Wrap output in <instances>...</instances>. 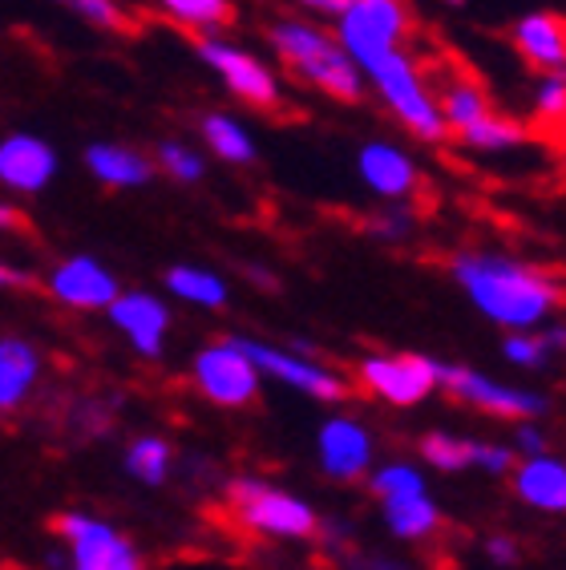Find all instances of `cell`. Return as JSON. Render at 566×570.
Returning a JSON list of instances; mask_svg holds the SVG:
<instances>
[{"mask_svg": "<svg viewBox=\"0 0 566 570\" xmlns=\"http://www.w3.org/2000/svg\"><path fill=\"white\" fill-rule=\"evenodd\" d=\"M510 45L538 73H566V17L558 12H530L514 21Z\"/></svg>", "mask_w": 566, "mask_h": 570, "instance_id": "cell-13", "label": "cell"}, {"mask_svg": "<svg viewBox=\"0 0 566 570\" xmlns=\"http://www.w3.org/2000/svg\"><path fill=\"white\" fill-rule=\"evenodd\" d=\"M474 465L486 473H510L514 453L501 450V445H490V441H478V445H474Z\"/></svg>", "mask_w": 566, "mask_h": 570, "instance_id": "cell-33", "label": "cell"}, {"mask_svg": "<svg viewBox=\"0 0 566 570\" xmlns=\"http://www.w3.org/2000/svg\"><path fill=\"white\" fill-rule=\"evenodd\" d=\"M243 348H247V356L255 364H260V373H272L275 381L292 384V389H300V393L316 396V401H349L352 396V384L344 381V376L328 373V368H320V364L304 361V356H292V352H280V348H267V344L260 341H240Z\"/></svg>", "mask_w": 566, "mask_h": 570, "instance_id": "cell-12", "label": "cell"}, {"mask_svg": "<svg viewBox=\"0 0 566 570\" xmlns=\"http://www.w3.org/2000/svg\"><path fill=\"white\" fill-rule=\"evenodd\" d=\"M126 470L138 482L158 485L166 478V470H170V445L158 438H138L130 445V453H126Z\"/></svg>", "mask_w": 566, "mask_h": 570, "instance_id": "cell-28", "label": "cell"}, {"mask_svg": "<svg viewBox=\"0 0 566 570\" xmlns=\"http://www.w3.org/2000/svg\"><path fill=\"white\" fill-rule=\"evenodd\" d=\"M49 292L53 299H61L66 307H81V312H94V307H109L118 299V284L114 275L106 272L101 264L77 255V259H66L49 275Z\"/></svg>", "mask_w": 566, "mask_h": 570, "instance_id": "cell-14", "label": "cell"}, {"mask_svg": "<svg viewBox=\"0 0 566 570\" xmlns=\"http://www.w3.org/2000/svg\"><path fill=\"white\" fill-rule=\"evenodd\" d=\"M195 49H198V57H203V61H207V66L227 81L231 94H235L240 101H247L251 110L267 114V118H283V114H287L283 110L287 101H283L272 69L263 66V61H255V57L243 53V49H235V45L207 41V37H195Z\"/></svg>", "mask_w": 566, "mask_h": 570, "instance_id": "cell-8", "label": "cell"}, {"mask_svg": "<svg viewBox=\"0 0 566 570\" xmlns=\"http://www.w3.org/2000/svg\"><path fill=\"white\" fill-rule=\"evenodd\" d=\"M417 66H421L424 81H429V94H433L437 106H441V114H446L449 134H453V138H458L461 130H469L474 121L490 118L494 114L490 94H486V86L478 81V73H474L461 57L437 53V57L417 61Z\"/></svg>", "mask_w": 566, "mask_h": 570, "instance_id": "cell-6", "label": "cell"}, {"mask_svg": "<svg viewBox=\"0 0 566 570\" xmlns=\"http://www.w3.org/2000/svg\"><path fill=\"white\" fill-rule=\"evenodd\" d=\"M514 490L543 514H566V461L526 453L523 465H514Z\"/></svg>", "mask_w": 566, "mask_h": 570, "instance_id": "cell-17", "label": "cell"}, {"mask_svg": "<svg viewBox=\"0 0 566 570\" xmlns=\"http://www.w3.org/2000/svg\"><path fill=\"white\" fill-rule=\"evenodd\" d=\"M275 53L287 69H292L300 81L316 86L320 94L336 101H360V73H357V57L344 49L340 41H332L328 33L312 29L304 21H280L267 29Z\"/></svg>", "mask_w": 566, "mask_h": 570, "instance_id": "cell-2", "label": "cell"}, {"mask_svg": "<svg viewBox=\"0 0 566 570\" xmlns=\"http://www.w3.org/2000/svg\"><path fill=\"white\" fill-rule=\"evenodd\" d=\"M372 230H377V235H384V239H401L404 230H409V215H404V210L377 215V219H372Z\"/></svg>", "mask_w": 566, "mask_h": 570, "instance_id": "cell-34", "label": "cell"}, {"mask_svg": "<svg viewBox=\"0 0 566 570\" xmlns=\"http://www.w3.org/2000/svg\"><path fill=\"white\" fill-rule=\"evenodd\" d=\"M198 393L223 409H243L260 393V364L251 361L240 341H218L195 356Z\"/></svg>", "mask_w": 566, "mask_h": 570, "instance_id": "cell-9", "label": "cell"}, {"mask_svg": "<svg viewBox=\"0 0 566 570\" xmlns=\"http://www.w3.org/2000/svg\"><path fill=\"white\" fill-rule=\"evenodd\" d=\"M518 445H523L526 453H543L546 450V445H543V433H538V429H530V425L518 429Z\"/></svg>", "mask_w": 566, "mask_h": 570, "instance_id": "cell-36", "label": "cell"}, {"mask_svg": "<svg viewBox=\"0 0 566 570\" xmlns=\"http://www.w3.org/2000/svg\"><path fill=\"white\" fill-rule=\"evenodd\" d=\"M109 320L114 328L126 332V341L134 344V352L142 356H158L163 352L166 324H170V312L146 292H130V296H118L109 304Z\"/></svg>", "mask_w": 566, "mask_h": 570, "instance_id": "cell-16", "label": "cell"}, {"mask_svg": "<svg viewBox=\"0 0 566 570\" xmlns=\"http://www.w3.org/2000/svg\"><path fill=\"white\" fill-rule=\"evenodd\" d=\"M158 163H163L166 175L178 178V183H198V178H203V158H198V154H191L186 146H178V142L158 146Z\"/></svg>", "mask_w": 566, "mask_h": 570, "instance_id": "cell-31", "label": "cell"}, {"mask_svg": "<svg viewBox=\"0 0 566 570\" xmlns=\"http://www.w3.org/2000/svg\"><path fill=\"white\" fill-rule=\"evenodd\" d=\"M304 4L316 12H344V9H352L357 0H304Z\"/></svg>", "mask_w": 566, "mask_h": 570, "instance_id": "cell-37", "label": "cell"}, {"mask_svg": "<svg viewBox=\"0 0 566 570\" xmlns=\"http://www.w3.org/2000/svg\"><path fill=\"white\" fill-rule=\"evenodd\" d=\"M86 166L94 170V178L106 183V187H142V183H150V175H154L150 158L126 150V146H89Z\"/></svg>", "mask_w": 566, "mask_h": 570, "instance_id": "cell-21", "label": "cell"}, {"mask_svg": "<svg viewBox=\"0 0 566 570\" xmlns=\"http://www.w3.org/2000/svg\"><path fill=\"white\" fill-rule=\"evenodd\" d=\"M364 570H409V567H397V562H384V559H369Z\"/></svg>", "mask_w": 566, "mask_h": 570, "instance_id": "cell-38", "label": "cell"}, {"mask_svg": "<svg viewBox=\"0 0 566 570\" xmlns=\"http://www.w3.org/2000/svg\"><path fill=\"white\" fill-rule=\"evenodd\" d=\"M53 166H57L53 150L45 142H37V138H29V134H12L0 146V178L12 190H25V195L41 190L53 178Z\"/></svg>", "mask_w": 566, "mask_h": 570, "instance_id": "cell-18", "label": "cell"}, {"mask_svg": "<svg viewBox=\"0 0 566 570\" xmlns=\"http://www.w3.org/2000/svg\"><path fill=\"white\" fill-rule=\"evenodd\" d=\"M441 389L461 405L486 413V417H538V413H546V396L498 384L490 376L466 368V364H441Z\"/></svg>", "mask_w": 566, "mask_h": 570, "instance_id": "cell-10", "label": "cell"}, {"mask_svg": "<svg viewBox=\"0 0 566 570\" xmlns=\"http://www.w3.org/2000/svg\"><path fill=\"white\" fill-rule=\"evenodd\" d=\"M550 348H555L550 336H510V341H506V361L526 364V368H538Z\"/></svg>", "mask_w": 566, "mask_h": 570, "instance_id": "cell-32", "label": "cell"}, {"mask_svg": "<svg viewBox=\"0 0 566 570\" xmlns=\"http://www.w3.org/2000/svg\"><path fill=\"white\" fill-rule=\"evenodd\" d=\"M474 445H478V441L449 438V433H429V438L421 441V458L441 473H461L474 465Z\"/></svg>", "mask_w": 566, "mask_h": 570, "instance_id": "cell-27", "label": "cell"}, {"mask_svg": "<svg viewBox=\"0 0 566 570\" xmlns=\"http://www.w3.org/2000/svg\"><path fill=\"white\" fill-rule=\"evenodd\" d=\"M526 138H530V130H526L523 121L506 118V114H498V110L458 134V142L474 146V150H510V146H523Z\"/></svg>", "mask_w": 566, "mask_h": 570, "instance_id": "cell-23", "label": "cell"}, {"mask_svg": "<svg viewBox=\"0 0 566 570\" xmlns=\"http://www.w3.org/2000/svg\"><path fill=\"white\" fill-rule=\"evenodd\" d=\"M163 9L175 21H183L186 29H223V24H235L231 0H163Z\"/></svg>", "mask_w": 566, "mask_h": 570, "instance_id": "cell-25", "label": "cell"}, {"mask_svg": "<svg viewBox=\"0 0 566 570\" xmlns=\"http://www.w3.org/2000/svg\"><path fill=\"white\" fill-rule=\"evenodd\" d=\"M372 494L384 502H401V498H417L424 494V478L413 470V465H384V470H377V478H372Z\"/></svg>", "mask_w": 566, "mask_h": 570, "instance_id": "cell-29", "label": "cell"}, {"mask_svg": "<svg viewBox=\"0 0 566 570\" xmlns=\"http://www.w3.org/2000/svg\"><path fill=\"white\" fill-rule=\"evenodd\" d=\"M384 522L397 538H424L441 527V510L424 494L401 498V502H384Z\"/></svg>", "mask_w": 566, "mask_h": 570, "instance_id": "cell-22", "label": "cell"}, {"mask_svg": "<svg viewBox=\"0 0 566 570\" xmlns=\"http://www.w3.org/2000/svg\"><path fill=\"white\" fill-rule=\"evenodd\" d=\"M61 4H69V9L81 12L86 21L101 24V29H114V33H138V24H134L114 0H61Z\"/></svg>", "mask_w": 566, "mask_h": 570, "instance_id": "cell-30", "label": "cell"}, {"mask_svg": "<svg viewBox=\"0 0 566 570\" xmlns=\"http://www.w3.org/2000/svg\"><path fill=\"white\" fill-rule=\"evenodd\" d=\"M203 138H207L211 150H215L218 158H227V163H251V158H255L251 138L231 118H223V114H207V118H203Z\"/></svg>", "mask_w": 566, "mask_h": 570, "instance_id": "cell-26", "label": "cell"}, {"mask_svg": "<svg viewBox=\"0 0 566 570\" xmlns=\"http://www.w3.org/2000/svg\"><path fill=\"white\" fill-rule=\"evenodd\" d=\"M357 376L372 396H381L384 405L409 409L421 405L433 389H441V361H429V356H417V352L364 356L357 364Z\"/></svg>", "mask_w": 566, "mask_h": 570, "instance_id": "cell-7", "label": "cell"}, {"mask_svg": "<svg viewBox=\"0 0 566 570\" xmlns=\"http://www.w3.org/2000/svg\"><path fill=\"white\" fill-rule=\"evenodd\" d=\"M231 514L240 518L243 527L267 538H312L316 534V510L300 498L283 494L275 485L260 482V478H235L227 485Z\"/></svg>", "mask_w": 566, "mask_h": 570, "instance_id": "cell-4", "label": "cell"}, {"mask_svg": "<svg viewBox=\"0 0 566 570\" xmlns=\"http://www.w3.org/2000/svg\"><path fill=\"white\" fill-rule=\"evenodd\" d=\"M372 461V438L369 429L357 425L352 417H332L320 429V465H324L328 478H340V482H352L369 470Z\"/></svg>", "mask_w": 566, "mask_h": 570, "instance_id": "cell-15", "label": "cell"}, {"mask_svg": "<svg viewBox=\"0 0 566 570\" xmlns=\"http://www.w3.org/2000/svg\"><path fill=\"white\" fill-rule=\"evenodd\" d=\"M53 534H61L74 550V570H142L138 554L114 527L89 514L53 518Z\"/></svg>", "mask_w": 566, "mask_h": 570, "instance_id": "cell-11", "label": "cell"}, {"mask_svg": "<svg viewBox=\"0 0 566 570\" xmlns=\"http://www.w3.org/2000/svg\"><path fill=\"white\" fill-rule=\"evenodd\" d=\"M490 559L494 562H506V567H510V562H518V547H514V538H490Z\"/></svg>", "mask_w": 566, "mask_h": 570, "instance_id": "cell-35", "label": "cell"}, {"mask_svg": "<svg viewBox=\"0 0 566 570\" xmlns=\"http://www.w3.org/2000/svg\"><path fill=\"white\" fill-rule=\"evenodd\" d=\"M372 86L381 89V98L389 101V110L417 134L424 142H446L453 138L449 134V121L437 106V98L429 94V81H424L421 66L404 49H392V53L377 57L369 66Z\"/></svg>", "mask_w": 566, "mask_h": 570, "instance_id": "cell-3", "label": "cell"}, {"mask_svg": "<svg viewBox=\"0 0 566 570\" xmlns=\"http://www.w3.org/2000/svg\"><path fill=\"white\" fill-rule=\"evenodd\" d=\"M550 336V344H558V348H566V324L563 328H555V332H546Z\"/></svg>", "mask_w": 566, "mask_h": 570, "instance_id": "cell-39", "label": "cell"}, {"mask_svg": "<svg viewBox=\"0 0 566 570\" xmlns=\"http://www.w3.org/2000/svg\"><path fill=\"white\" fill-rule=\"evenodd\" d=\"M360 170H364V183L384 198H409L421 187L417 166L409 163L401 150H392V146H381V142L360 154Z\"/></svg>", "mask_w": 566, "mask_h": 570, "instance_id": "cell-19", "label": "cell"}, {"mask_svg": "<svg viewBox=\"0 0 566 570\" xmlns=\"http://www.w3.org/2000/svg\"><path fill=\"white\" fill-rule=\"evenodd\" d=\"M409 33H413V9L404 0H357L352 9L340 12V45L357 57L360 69L404 45Z\"/></svg>", "mask_w": 566, "mask_h": 570, "instance_id": "cell-5", "label": "cell"}, {"mask_svg": "<svg viewBox=\"0 0 566 570\" xmlns=\"http://www.w3.org/2000/svg\"><path fill=\"white\" fill-rule=\"evenodd\" d=\"M166 287H170L175 296L191 299V304H203V307L227 304V287H223V279L211 272H198V267H170V272H166Z\"/></svg>", "mask_w": 566, "mask_h": 570, "instance_id": "cell-24", "label": "cell"}, {"mask_svg": "<svg viewBox=\"0 0 566 570\" xmlns=\"http://www.w3.org/2000/svg\"><path fill=\"white\" fill-rule=\"evenodd\" d=\"M37 373H41V361H37L33 344L17 341V336H9V341L0 344V409L4 413L25 405Z\"/></svg>", "mask_w": 566, "mask_h": 570, "instance_id": "cell-20", "label": "cell"}, {"mask_svg": "<svg viewBox=\"0 0 566 570\" xmlns=\"http://www.w3.org/2000/svg\"><path fill=\"white\" fill-rule=\"evenodd\" d=\"M449 267H453V279L466 287V296L478 304V312H486L501 328H534L563 299V292L543 272L501 259V255L466 252L453 255Z\"/></svg>", "mask_w": 566, "mask_h": 570, "instance_id": "cell-1", "label": "cell"}]
</instances>
